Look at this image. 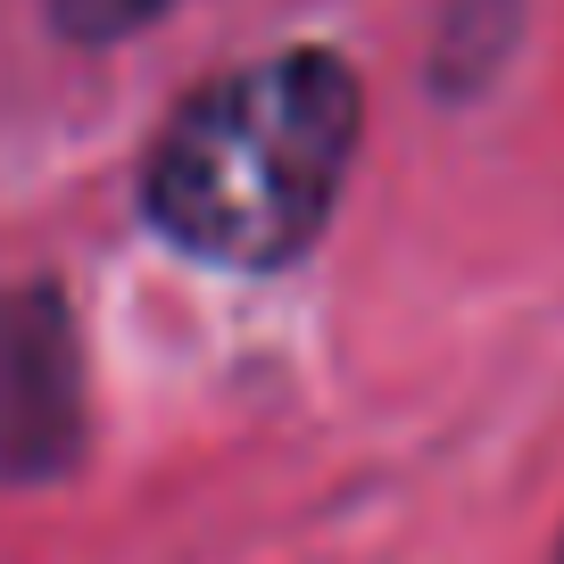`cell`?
<instances>
[{"label":"cell","mask_w":564,"mask_h":564,"mask_svg":"<svg viewBox=\"0 0 564 564\" xmlns=\"http://www.w3.org/2000/svg\"><path fill=\"white\" fill-rule=\"evenodd\" d=\"M84 432V366L58 291L0 300V474H51Z\"/></svg>","instance_id":"obj_2"},{"label":"cell","mask_w":564,"mask_h":564,"mask_svg":"<svg viewBox=\"0 0 564 564\" xmlns=\"http://www.w3.org/2000/svg\"><path fill=\"white\" fill-rule=\"evenodd\" d=\"M556 564H564V556H556Z\"/></svg>","instance_id":"obj_4"},{"label":"cell","mask_w":564,"mask_h":564,"mask_svg":"<svg viewBox=\"0 0 564 564\" xmlns=\"http://www.w3.org/2000/svg\"><path fill=\"white\" fill-rule=\"evenodd\" d=\"M51 9H58V25H67V34L117 42V34H133V25H150L166 0H51Z\"/></svg>","instance_id":"obj_3"},{"label":"cell","mask_w":564,"mask_h":564,"mask_svg":"<svg viewBox=\"0 0 564 564\" xmlns=\"http://www.w3.org/2000/svg\"><path fill=\"white\" fill-rule=\"evenodd\" d=\"M357 117V75L333 51H274L216 75L150 150V225L208 265L300 258L340 199Z\"/></svg>","instance_id":"obj_1"}]
</instances>
